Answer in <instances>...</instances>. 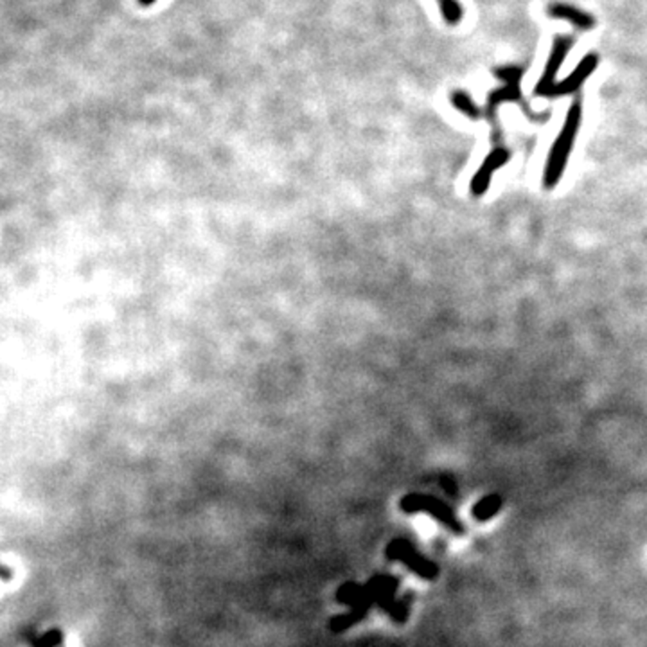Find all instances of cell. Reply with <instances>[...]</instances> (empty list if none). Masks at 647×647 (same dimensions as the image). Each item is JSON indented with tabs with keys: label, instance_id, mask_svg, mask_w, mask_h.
Listing matches in <instances>:
<instances>
[{
	"label": "cell",
	"instance_id": "6da1fadb",
	"mask_svg": "<svg viewBox=\"0 0 647 647\" xmlns=\"http://www.w3.org/2000/svg\"><path fill=\"white\" fill-rule=\"evenodd\" d=\"M581 121L582 105L581 101H574L572 107L568 108L563 128H561V132L557 134L552 148L548 151L547 162H545L543 178H541V186H543L545 191L554 189V187L561 182V178H563L565 169H567L568 160H570V153L572 149H574V142L579 135Z\"/></svg>",
	"mask_w": 647,
	"mask_h": 647
},
{
	"label": "cell",
	"instance_id": "7a4b0ae2",
	"mask_svg": "<svg viewBox=\"0 0 647 647\" xmlns=\"http://www.w3.org/2000/svg\"><path fill=\"white\" fill-rule=\"evenodd\" d=\"M401 509L408 514L414 513H427L432 518H435L442 527L453 533L455 536H464L466 525L461 522V518L455 514V510L437 496L424 495V493H410V495L401 498Z\"/></svg>",
	"mask_w": 647,
	"mask_h": 647
},
{
	"label": "cell",
	"instance_id": "3957f363",
	"mask_svg": "<svg viewBox=\"0 0 647 647\" xmlns=\"http://www.w3.org/2000/svg\"><path fill=\"white\" fill-rule=\"evenodd\" d=\"M387 557L394 561H400L405 567L410 568L419 577L427 579V581H435L439 577V567L427 556L417 552L414 545L408 543L407 540H394L387 547Z\"/></svg>",
	"mask_w": 647,
	"mask_h": 647
},
{
	"label": "cell",
	"instance_id": "277c9868",
	"mask_svg": "<svg viewBox=\"0 0 647 647\" xmlns=\"http://www.w3.org/2000/svg\"><path fill=\"white\" fill-rule=\"evenodd\" d=\"M572 46H574V40L570 36H557L554 40L552 50H550V56H548L547 65H545L543 74H541L540 81H538L536 88H534V94L541 95V97H548L550 90L556 85V74L560 73L561 65H563L568 53H570Z\"/></svg>",
	"mask_w": 647,
	"mask_h": 647
},
{
	"label": "cell",
	"instance_id": "5b68a950",
	"mask_svg": "<svg viewBox=\"0 0 647 647\" xmlns=\"http://www.w3.org/2000/svg\"><path fill=\"white\" fill-rule=\"evenodd\" d=\"M509 160L510 151L507 148H495L493 151H489L488 156L480 164V168L473 175L471 182H469V193H471V196L478 198V196H483V194L488 193L489 183H491L495 173L500 168H503Z\"/></svg>",
	"mask_w": 647,
	"mask_h": 647
},
{
	"label": "cell",
	"instance_id": "8992f818",
	"mask_svg": "<svg viewBox=\"0 0 647 647\" xmlns=\"http://www.w3.org/2000/svg\"><path fill=\"white\" fill-rule=\"evenodd\" d=\"M597 65H599V56H597V54H595V53L587 54V56H584L581 61H579V65L575 67L574 73H570L567 77H565L563 81H560V83L554 85V88L550 90L548 97H563V95H568V94H574V92H577L579 88H581L582 85H584V81H587L588 77H590L592 74L595 73V69H597Z\"/></svg>",
	"mask_w": 647,
	"mask_h": 647
},
{
	"label": "cell",
	"instance_id": "52a82bcc",
	"mask_svg": "<svg viewBox=\"0 0 647 647\" xmlns=\"http://www.w3.org/2000/svg\"><path fill=\"white\" fill-rule=\"evenodd\" d=\"M548 16H552V18H560V20H567L570 22L572 26L577 27L579 31H592L595 27V18L590 15V13L581 11L579 8H574L570 4H565V2H552V4L547 8Z\"/></svg>",
	"mask_w": 647,
	"mask_h": 647
},
{
	"label": "cell",
	"instance_id": "ba28073f",
	"mask_svg": "<svg viewBox=\"0 0 647 647\" xmlns=\"http://www.w3.org/2000/svg\"><path fill=\"white\" fill-rule=\"evenodd\" d=\"M503 507V498L502 495L498 493H491V495H486L478 500V502L473 506L471 509V516L475 518L476 522H488L491 518H495L496 514L502 510Z\"/></svg>",
	"mask_w": 647,
	"mask_h": 647
},
{
	"label": "cell",
	"instance_id": "9c48e42d",
	"mask_svg": "<svg viewBox=\"0 0 647 647\" xmlns=\"http://www.w3.org/2000/svg\"><path fill=\"white\" fill-rule=\"evenodd\" d=\"M451 105L457 108L459 112H462L464 115H468V117H473V119L480 117V108L476 107L475 101L471 100V95H469L468 92H464V90L453 92Z\"/></svg>",
	"mask_w": 647,
	"mask_h": 647
},
{
	"label": "cell",
	"instance_id": "30bf717a",
	"mask_svg": "<svg viewBox=\"0 0 647 647\" xmlns=\"http://www.w3.org/2000/svg\"><path fill=\"white\" fill-rule=\"evenodd\" d=\"M516 95H520V85L518 83H507V87L498 88L493 92L488 97V110L495 112L496 107L503 101H513L516 100Z\"/></svg>",
	"mask_w": 647,
	"mask_h": 647
},
{
	"label": "cell",
	"instance_id": "8fae6325",
	"mask_svg": "<svg viewBox=\"0 0 647 647\" xmlns=\"http://www.w3.org/2000/svg\"><path fill=\"white\" fill-rule=\"evenodd\" d=\"M412 602H414V595H412V594L403 595V597H401L400 601L394 602L392 608H390V611H388V615L392 617L394 622H397V624H403V622H407V617H408V611H410Z\"/></svg>",
	"mask_w": 647,
	"mask_h": 647
},
{
	"label": "cell",
	"instance_id": "7c38bea8",
	"mask_svg": "<svg viewBox=\"0 0 647 647\" xmlns=\"http://www.w3.org/2000/svg\"><path fill=\"white\" fill-rule=\"evenodd\" d=\"M523 70L518 69V67H506V69L496 70V76L502 77L506 83H520V77H522Z\"/></svg>",
	"mask_w": 647,
	"mask_h": 647
},
{
	"label": "cell",
	"instance_id": "4fadbf2b",
	"mask_svg": "<svg viewBox=\"0 0 647 647\" xmlns=\"http://www.w3.org/2000/svg\"><path fill=\"white\" fill-rule=\"evenodd\" d=\"M139 2H141L142 6H151L153 2H155V0H139Z\"/></svg>",
	"mask_w": 647,
	"mask_h": 647
}]
</instances>
